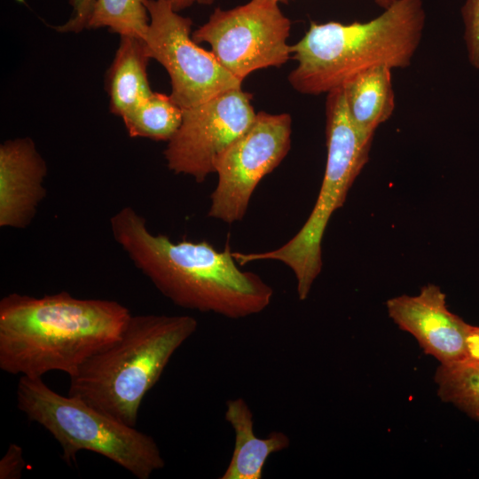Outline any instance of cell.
I'll return each mask as SVG.
<instances>
[{
  "label": "cell",
  "mask_w": 479,
  "mask_h": 479,
  "mask_svg": "<svg viewBox=\"0 0 479 479\" xmlns=\"http://www.w3.org/2000/svg\"><path fill=\"white\" fill-rule=\"evenodd\" d=\"M288 114L256 113L250 127L216 160L217 184L208 216L226 224L241 221L260 181L272 172L291 146Z\"/></svg>",
  "instance_id": "obj_9"
},
{
  "label": "cell",
  "mask_w": 479,
  "mask_h": 479,
  "mask_svg": "<svg viewBox=\"0 0 479 479\" xmlns=\"http://www.w3.org/2000/svg\"><path fill=\"white\" fill-rule=\"evenodd\" d=\"M120 44L106 74L111 113L122 117L149 97L147 54L144 38L120 36Z\"/></svg>",
  "instance_id": "obj_14"
},
{
  "label": "cell",
  "mask_w": 479,
  "mask_h": 479,
  "mask_svg": "<svg viewBox=\"0 0 479 479\" xmlns=\"http://www.w3.org/2000/svg\"><path fill=\"white\" fill-rule=\"evenodd\" d=\"M466 361H468V362H471L473 364L479 365V361H470V360H466Z\"/></svg>",
  "instance_id": "obj_25"
},
{
  "label": "cell",
  "mask_w": 479,
  "mask_h": 479,
  "mask_svg": "<svg viewBox=\"0 0 479 479\" xmlns=\"http://www.w3.org/2000/svg\"><path fill=\"white\" fill-rule=\"evenodd\" d=\"M197 328L189 315H131L120 337L69 377L68 395L136 427L144 397Z\"/></svg>",
  "instance_id": "obj_4"
},
{
  "label": "cell",
  "mask_w": 479,
  "mask_h": 479,
  "mask_svg": "<svg viewBox=\"0 0 479 479\" xmlns=\"http://www.w3.org/2000/svg\"><path fill=\"white\" fill-rule=\"evenodd\" d=\"M47 165L29 137L0 145V226L24 229L46 195Z\"/></svg>",
  "instance_id": "obj_12"
},
{
  "label": "cell",
  "mask_w": 479,
  "mask_h": 479,
  "mask_svg": "<svg viewBox=\"0 0 479 479\" xmlns=\"http://www.w3.org/2000/svg\"><path fill=\"white\" fill-rule=\"evenodd\" d=\"M327 159L317 201L298 232L281 247L262 253L232 252L240 266L274 260L286 264L296 279L298 298L305 300L322 269L321 242L333 213L368 161L373 136L362 133L348 111L343 87L326 94Z\"/></svg>",
  "instance_id": "obj_6"
},
{
  "label": "cell",
  "mask_w": 479,
  "mask_h": 479,
  "mask_svg": "<svg viewBox=\"0 0 479 479\" xmlns=\"http://www.w3.org/2000/svg\"><path fill=\"white\" fill-rule=\"evenodd\" d=\"M130 316L116 301L65 291L40 297L9 294L0 301V369L30 378L51 371L70 377L120 337Z\"/></svg>",
  "instance_id": "obj_2"
},
{
  "label": "cell",
  "mask_w": 479,
  "mask_h": 479,
  "mask_svg": "<svg viewBox=\"0 0 479 479\" xmlns=\"http://www.w3.org/2000/svg\"><path fill=\"white\" fill-rule=\"evenodd\" d=\"M464 41L470 65L479 69V0H466L461 8Z\"/></svg>",
  "instance_id": "obj_19"
},
{
  "label": "cell",
  "mask_w": 479,
  "mask_h": 479,
  "mask_svg": "<svg viewBox=\"0 0 479 479\" xmlns=\"http://www.w3.org/2000/svg\"><path fill=\"white\" fill-rule=\"evenodd\" d=\"M25 467L22 448L11 444L0 460V479H20Z\"/></svg>",
  "instance_id": "obj_20"
},
{
  "label": "cell",
  "mask_w": 479,
  "mask_h": 479,
  "mask_svg": "<svg viewBox=\"0 0 479 479\" xmlns=\"http://www.w3.org/2000/svg\"><path fill=\"white\" fill-rule=\"evenodd\" d=\"M435 381L443 401L479 420V365L468 361L440 364Z\"/></svg>",
  "instance_id": "obj_17"
},
{
  "label": "cell",
  "mask_w": 479,
  "mask_h": 479,
  "mask_svg": "<svg viewBox=\"0 0 479 479\" xmlns=\"http://www.w3.org/2000/svg\"><path fill=\"white\" fill-rule=\"evenodd\" d=\"M224 418L234 430L235 444L230 462L220 478L261 479L268 458L288 448L289 437L280 431L271 432L265 438L257 437L253 412L241 397L226 402Z\"/></svg>",
  "instance_id": "obj_13"
},
{
  "label": "cell",
  "mask_w": 479,
  "mask_h": 479,
  "mask_svg": "<svg viewBox=\"0 0 479 479\" xmlns=\"http://www.w3.org/2000/svg\"><path fill=\"white\" fill-rule=\"evenodd\" d=\"M110 228L134 265L178 307L240 319L271 302L272 287L258 274L241 271L228 244L218 251L205 240L173 242L153 233L130 206L111 216Z\"/></svg>",
  "instance_id": "obj_1"
},
{
  "label": "cell",
  "mask_w": 479,
  "mask_h": 479,
  "mask_svg": "<svg viewBox=\"0 0 479 479\" xmlns=\"http://www.w3.org/2000/svg\"><path fill=\"white\" fill-rule=\"evenodd\" d=\"M391 70L387 66L374 67L357 74L342 86L350 117L365 135L373 136L394 112Z\"/></svg>",
  "instance_id": "obj_15"
},
{
  "label": "cell",
  "mask_w": 479,
  "mask_h": 479,
  "mask_svg": "<svg viewBox=\"0 0 479 479\" xmlns=\"http://www.w3.org/2000/svg\"><path fill=\"white\" fill-rule=\"evenodd\" d=\"M468 359L479 361V326H472L467 339Z\"/></svg>",
  "instance_id": "obj_22"
},
{
  "label": "cell",
  "mask_w": 479,
  "mask_h": 479,
  "mask_svg": "<svg viewBox=\"0 0 479 479\" xmlns=\"http://www.w3.org/2000/svg\"><path fill=\"white\" fill-rule=\"evenodd\" d=\"M389 317L411 334L428 355L447 365L468 359L472 326L451 312L439 287L427 285L417 295H400L387 303Z\"/></svg>",
  "instance_id": "obj_11"
},
{
  "label": "cell",
  "mask_w": 479,
  "mask_h": 479,
  "mask_svg": "<svg viewBox=\"0 0 479 479\" xmlns=\"http://www.w3.org/2000/svg\"><path fill=\"white\" fill-rule=\"evenodd\" d=\"M279 3L250 0L232 9L216 8L192 37L208 43L220 64L242 82L258 69L279 67L292 55L291 22Z\"/></svg>",
  "instance_id": "obj_7"
},
{
  "label": "cell",
  "mask_w": 479,
  "mask_h": 479,
  "mask_svg": "<svg viewBox=\"0 0 479 479\" xmlns=\"http://www.w3.org/2000/svg\"><path fill=\"white\" fill-rule=\"evenodd\" d=\"M16 399L19 410L59 444L61 458L68 465L76 461L80 451H90L107 458L137 479H148L165 466L151 436L78 397L59 394L42 377L20 376Z\"/></svg>",
  "instance_id": "obj_5"
},
{
  "label": "cell",
  "mask_w": 479,
  "mask_h": 479,
  "mask_svg": "<svg viewBox=\"0 0 479 479\" xmlns=\"http://www.w3.org/2000/svg\"><path fill=\"white\" fill-rule=\"evenodd\" d=\"M425 22L422 0H397L366 22H311L291 45L297 66L288 82L302 94H327L374 67L405 68L419 48Z\"/></svg>",
  "instance_id": "obj_3"
},
{
  "label": "cell",
  "mask_w": 479,
  "mask_h": 479,
  "mask_svg": "<svg viewBox=\"0 0 479 479\" xmlns=\"http://www.w3.org/2000/svg\"><path fill=\"white\" fill-rule=\"evenodd\" d=\"M183 113L170 95L153 92L121 118L130 137L168 142L180 127Z\"/></svg>",
  "instance_id": "obj_16"
},
{
  "label": "cell",
  "mask_w": 479,
  "mask_h": 479,
  "mask_svg": "<svg viewBox=\"0 0 479 479\" xmlns=\"http://www.w3.org/2000/svg\"><path fill=\"white\" fill-rule=\"evenodd\" d=\"M173 9L179 12L180 11L192 6L194 4H211L214 0H169Z\"/></svg>",
  "instance_id": "obj_23"
},
{
  "label": "cell",
  "mask_w": 479,
  "mask_h": 479,
  "mask_svg": "<svg viewBox=\"0 0 479 479\" xmlns=\"http://www.w3.org/2000/svg\"><path fill=\"white\" fill-rule=\"evenodd\" d=\"M73 7L70 23L75 27H85L94 11L97 0H68Z\"/></svg>",
  "instance_id": "obj_21"
},
{
  "label": "cell",
  "mask_w": 479,
  "mask_h": 479,
  "mask_svg": "<svg viewBox=\"0 0 479 479\" xmlns=\"http://www.w3.org/2000/svg\"><path fill=\"white\" fill-rule=\"evenodd\" d=\"M144 4L150 16L144 36L147 54L168 72L170 97L182 109L241 88L242 81L192 39L190 18L176 12L169 0H144Z\"/></svg>",
  "instance_id": "obj_8"
},
{
  "label": "cell",
  "mask_w": 479,
  "mask_h": 479,
  "mask_svg": "<svg viewBox=\"0 0 479 479\" xmlns=\"http://www.w3.org/2000/svg\"><path fill=\"white\" fill-rule=\"evenodd\" d=\"M279 2H287L288 0H279ZM397 0H373V2L381 7L383 10L389 8L394 3H396Z\"/></svg>",
  "instance_id": "obj_24"
},
{
  "label": "cell",
  "mask_w": 479,
  "mask_h": 479,
  "mask_svg": "<svg viewBox=\"0 0 479 479\" xmlns=\"http://www.w3.org/2000/svg\"><path fill=\"white\" fill-rule=\"evenodd\" d=\"M251 100L250 93L237 88L183 109L181 125L163 152L169 169L203 183L215 173L217 157L254 122Z\"/></svg>",
  "instance_id": "obj_10"
},
{
  "label": "cell",
  "mask_w": 479,
  "mask_h": 479,
  "mask_svg": "<svg viewBox=\"0 0 479 479\" xmlns=\"http://www.w3.org/2000/svg\"><path fill=\"white\" fill-rule=\"evenodd\" d=\"M149 23L144 0H97L88 28L107 27L120 36L144 38Z\"/></svg>",
  "instance_id": "obj_18"
}]
</instances>
